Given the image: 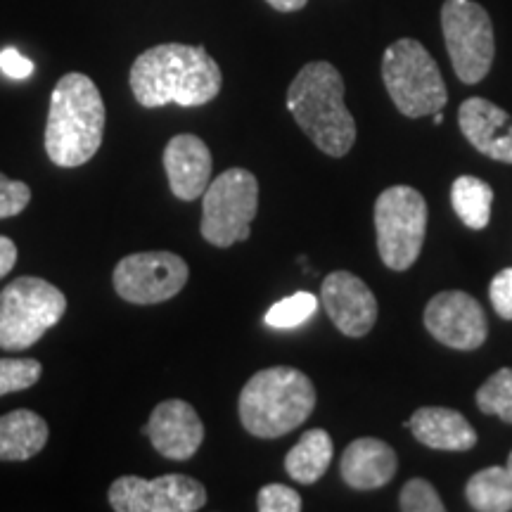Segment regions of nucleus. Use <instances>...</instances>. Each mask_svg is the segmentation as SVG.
Listing matches in <instances>:
<instances>
[{"mask_svg":"<svg viewBox=\"0 0 512 512\" xmlns=\"http://www.w3.org/2000/svg\"><path fill=\"white\" fill-rule=\"evenodd\" d=\"M320 302L335 328L347 337H366L377 320V299L361 278L332 271L320 287Z\"/></svg>","mask_w":512,"mask_h":512,"instance_id":"obj_13","label":"nucleus"},{"mask_svg":"<svg viewBox=\"0 0 512 512\" xmlns=\"http://www.w3.org/2000/svg\"><path fill=\"white\" fill-rule=\"evenodd\" d=\"M211 152L202 138L192 133L174 136L164 147V171L178 200H200L211 183Z\"/></svg>","mask_w":512,"mask_h":512,"instance_id":"obj_15","label":"nucleus"},{"mask_svg":"<svg viewBox=\"0 0 512 512\" xmlns=\"http://www.w3.org/2000/svg\"><path fill=\"white\" fill-rule=\"evenodd\" d=\"M316 408V387L302 370H259L240 392L242 427L259 439H278L302 427Z\"/></svg>","mask_w":512,"mask_h":512,"instance_id":"obj_4","label":"nucleus"},{"mask_svg":"<svg viewBox=\"0 0 512 512\" xmlns=\"http://www.w3.org/2000/svg\"><path fill=\"white\" fill-rule=\"evenodd\" d=\"M477 406L486 415H498L512 425V368H501L477 392Z\"/></svg>","mask_w":512,"mask_h":512,"instance_id":"obj_23","label":"nucleus"},{"mask_svg":"<svg viewBox=\"0 0 512 512\" xmlns=\"http://www.w3.org/2000/svg\"><path fill=\"white\" fill-rule=\"evenodd\" d=\"M332 439L325 430H309L285 456V470L294 482L316 484L332 463Z\"/></svg>","mask_w":512,"mask_h":512,"instance_id":"obj_20","label":"nucleus"},{"mask_svg":"<svg viewBox=\"0 0 512 512\" xmlns=\"http://www.w3.org/2000/svg\"><path fill=\"white\" fill-rule=\"evenodd\" d=\"M451 204L467 228L482 230L491 221L494 188L477 176H460L451 185Z\"/></svg>","mask_w":512,"mask_h":512,"instance_id":"obj_21","label":"nucleus"},{"mask_svg":"<svg viewBox=\"0 0 512 512\" xmlns=\"http://www.w3.org/2000/svg\"><path fill=\"white\" fill-rule=\"evenodd\" d=\"M105 136V102L91 76L72 72L50 95L46 152L50 162L74 169L98 155Z\"/></svg>","mask_w":512,"mask_h":512,"instance_id":"obj_2","label":"nucleus"},{"mask_svg":"<svg viewBox=\"0 0 512 512\" xmlns=\"http://www.w3.org/2000/svg\"><path fill=\"white\" fill-rule=\"evenodd\" d=\"M318 309V297L311 292H297L292 297L280 299L266 313V325L273 330H292L304 325Z\"/></svg>","mask_w":512,"mask_h":512,"instance_id":"obj_24","label":"nucleus"},{"mask_svg":"<svg viewBox=\"0 0 512 512\" xmlns=\"http://www.w3.org/2000/svg\"><path fill=\"white\" fill-rule=\"evenodd\" d=\"M128 83L133 98L147 110L164 105L200 107L221 93L223 74L207 48L162 43L136 57Z\"/></svg>","mask_w":512,"mask_h":512,"instance_id":"obj_1","label":"nucleus"},{"mask_svg":"<svg viewBox=\"0 0 512 512\" xmlns=\"http://www.w3.org/2000/svg\"><path fill=\"white\" fill-rule=\"evenodd\" d=\"M48 422L29 408H17L0 418V460L19 463L38 456L48 444Z\"/></svg>","mask_w":512,"mask_h":512,"instance_id":"obj_19","label":"nucleus"},{"mask_svg":"<svg viewBox=\"0 0 512 512\" xmlns=\"http://www.w3.org/2000/svg\"><path fill=\"white\" fill-rule=\"evenodd\" d=\"M17 264V245L5 235H0V278H5Z\"/></svg>","mask_w":512,"mask_h":512,"instance_id":"obj_31","label":"nucleus"},{"mask_svg":"<svg viewBox=\"0 0 512 512\" xmlns=\"http://www.w3.org/2000/svg\"><path fill=\"white\" fill-rule=\"evenodd\" d=\"M107 498L117 512H195L207 505V489L188 475H126L114 479Z\"/></svg>","mask_w":512,"mask_h":512,"instance_id":"obj_11","label":"nucleus"},{"mask_svg":"<svg viewBox=\"0 0 512 512\" xmlns=\"http://www.w3.org/2000/svg\"><path fill=\"white\" fill-rule=\"evenodd\" d=\"M159 456L169 460H190L204 441V425L188 401L169 399L152 411L143 430Z\"/></svg>","mask_w":512,"mask_h":512,"instance_id":"obj_14","label":"nucleus"},{"mask_svg":"<svg viewBox=\"0 0 512 512\" xmlns=\"http://www.w3.org/2000/svg\"><path fill=\"white\" fill-rule=\"evenodd\" d=\"M489 297L498 316L512 320V268H503L501 273L494 275L489 287Z\"/></svg>","mask_w":512,"mask_h":512,"instance_id":"obj_29","label":"nucleus"},{"mask_svg":"<svg viewBox=\"0 0 512 512\" xmlns=\"http://www.w3.org/2000/svg\"><path fill=\"white\" fill-rule=\"evenodd\" d=\"M465 498L472 510L508 512L512 510V475L508 467H486L470 477Z\"/></svg>","mask_w":512,"mask_h":512,"instance_id":"obj_22","label":"nucleus"},{"mask_svg":"<svg viewBox=\"0 0 512 512\" xmlns=\"http://www.w3.org/2000/svg\"><path fill=\"white\" fill-rule=\"evenodd\" d=\"M0 72L10 79H29L34 74V62L29 57H24L17 48H5L0 50Z\"/></svg>","mask_w":512,"mask_h":512,"instance_id":"obj_30","label":"nucleus"},{"mask_svg":"<svg viewBox=\"0 0 512 512\" xmlns=\"http://www.w3.org/2000/svg\"><path fill=\"white\" fill-rule=\"evenodd\" d=\"M190 278L183 256L174 252H136L114 266L112 283L124 302L150 306L174 299Z\"/></svg>","mask_w":512,"mask_h":512,"instance_id":"obj_10","label":"nucleus"},{"mask_svg":"<svg viewBox=\"0 0 512 512\" xmlns=\"http://www.w3.org/2000/svg\"><path fill=\"white\" fill-rule=\"evenodd\" d=\"M41 375L43 366L36 358H0V396L31 389Z\"/></svg>","mask_w":512,"mask_h":512,"instance_id":"obj_25","label":"nucleus"},{"mask_svg":"<svg viewBox=\"0 0 512 512\" xmlns=\"http://www.w3.org/2000/svg\"><path fill=\"white\" fill-rule=\"evenodd\" d=\"M434 124H444V114H441V110L439 112H434Z\"/></svg>","mask_w":512,"mask_h":512,"instance_id":"obj_33","label":"nucleus"},{"mask_svg":"<svg viewBox=\"0 0 512 512\" xmlns=\"http://www.w3.org/2000/svg\"><path fill=\"white\" fill-rule=\"evenodd\" d=\"M377 252L392 271H408L422 252L427 202L411 185H394L375 200Z\"/></svg>","mask_w":512,"mask_h":512,"instance_id":"obj_8","label":"nucleus"},{"mask_svg":"<svg viewBox=\"0 0 512 512\" xmlns=\"http://www.w3.org/2000/svg\"><path fill=\"white\" fill-rule=\"evenodd\" d=\"M266 3L278 12H297L302 10L309 0H266Z\"/></svg>","mask_w":512,"mask_h":512,"instance_id":"obj_32","label":"nucleus"},{"mask_svg":"<svg viewBox=\"0 0 512 512\" xmlns=\"http://www.w3.org/2000/svg\"><path fill=\"white\" fill-rule=\"evenodd\" d=\"M505 467H508V470H510V475H512V453H510V456H508V465H505Z\"/></svg>","mask_w":512,"mask_h":512,"instance_id":"obj_34","label":"nucleus"},{"mask_svg":"<svg viewBox=\"0 0 512 512\" xmlns=\"http://www.w3.org/2000/svg\"><path fill=\"white\" fill-rule=\"evenodd\" d=\"M31 202V188L27 183L15 181L0 174V221L22 214Z\"/></svg>","mask_w":512,"mask_h":512,"instance_id":"obj_28","label":"nucleus"},{"mask_svg":"<svg viewBox=\"0 0 512 512\" xmlns=\"http://www.w3.org/2000/svg\"><path fill=\"white\" fill-rule=\"evenodd\" d=\"M458 124L475 150L496 162L512 164V117L508 112L484 98H467L460 105Z\"/></svg>","mask_w":512,"mask_h":512,"instance_id":"obj_16","label":"nucleus"},{"mask_svg":"<svg viewBox=\"0 0 512 512\" xmlns=\"http://www.w3.org/2000/svg\"><path fill=\"white\" fill-rule=\"evenodd\" d=\"M425 328L437 342L458 351L479 349L486 342V316L472 294L448 290L430 299L425 309Z\"/></svg>","mask_w":512,"mask_h":512,"instance_id":"obj_12","label":"nucleus"},{"mask_svg":"<svg viewBox=\"0 0 512 512\" xmlns=\"http://www.w3.org/2000/svg\"><path fill=\"white\" fill-rule=\"evenodd\" d=\"M256 508L261 512H299L302 496L285 484H266L256 498Z\"/></svg>","mask_w":512,"mask_h":512,"instance_id":"obj_27","label":"nucleus"},{"mask_svg":"<svg viewBox=\"0 0 512 512\" xmlns=\"http://www.w3.org/2000/svg\"><path fill=\"white\" fill-rule=\"evenodd\" d=\"M67 297L48 280L36 275L12 280L0 292V347L24 351L60 323Z\"/></svg>","mask_w":512,"mask_h":512,"instance_id":"obj_6","label":"nucleus"},{"mask_svg":"<svg viewBox=\"0 0 512 512\" xmlns=\"http://www.w3.org/2000/svg\"><path fill=\"white\" fill-rule=\"evenodd\" d=\"M382 79L396 110L411 119L444 110L448 102L437 62L415 38H399L384 50Z\"/></svg>","mask_w":512,"mask_h":512,"instance_id":"obj_5","label":"nucleus"},{"mask_svg":"<svg viewBox=\"0 0 512 512\" xmlns=\"http://www.w3.org/2000/svg\"><path fill=\"white\" fill-rule=\"evenodd\" d=\"M287 110L320 152L344 157L356 143V121L344 102V79L330 62H309L287 91Z\"/></svg>","mask_w":512,"mask_h":512,"instance_id":"obj_3","label":"nucleus"},{"mask_svg":"<svg viewBox=\"0 0 512 512\" xmlns=\"http://www.w3.org/2000/svg\"><path fill=\"white\" fill-rule=\"evenodd\" d=\"M441 29L453 72L463 83H479L489 74L496 55L494 24L475 0H446Z\"/></svg>","mask_w":512,"mask_h":512,"instance_id":"obj_9","label":"nucleus"},{"mask_svg":"<svg viewBox=\"0 0 512 512\" xmlns=\"http://www.w3.org/2000/svg\"><path fill=\"white\" fill-rule=\"evenodd\" d=\"M399 508L403 512H444L446 505L441 503L437 489L427 479H408L403 484L399 496Z\"/></svg>","mask_w":512,"mask_h":512,"instance_id":"obj_26","label":"nucleus"},{"mask_svg":"<svg viewBox=\"0 0 512 512\" xmlns=\"http://www.w3.org/2000/svg\"><path fill=\"white\" fill-rule=\"evenodd\" d=\"M396 470H399V460H396L394 448L387 441L373 437L351 441L339 465V475L344 482L358 491L380 489L392 482Z\"/></svg>","mask_w":512,"mask_h":512,"instance_id":"obj_17","label":"nucleus"},{"mask_svg":"<svg viewBox=\"0 0 512 512\" xmlns=\"http://www.w3.org/2000/svg\"><path fill=\"white\" fill-rule=\"evenodd\" d=\"M413 437L434 451H470L477 444V432L465 415L453 408L425 406L418 408L411 418Z\"/></svg>","mask_w":512,"mask_h":512,"instance_id":"obj_18","label":"nucleus"},{"mask_svg":"<svg viewBox=\"0 0 512 512\" xmlns=\"http://www.w3.org/2000/svg\"><path fill=\"white\" fill-rule=\"evenodd\" d=\"M259 209V181L252 171H223L202 195V238L209 245L228 249L252 235V221Z\"/></svg>","mask_w":512,"mask_h":512,"instance_id":"obj_7","label":"nucleus"}]
</instances>
